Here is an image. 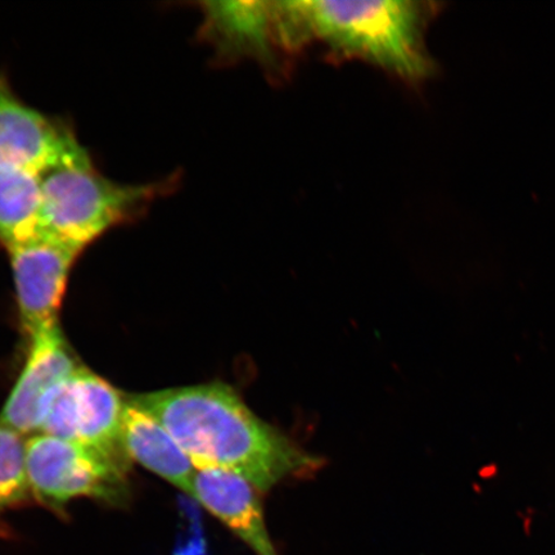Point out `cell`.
Listing matches in <instances>:
<instances>
[{"instance_id":"cell-13","label":"cell","mask_w":555,"mask_h":555,"mask_svg":"<svg viewBox=\"0 0 555 555\" xmlns=\"http://www.w3.org/2000/svg\"><path fill=\"white\" fill-rule=\"evenodd\" d=\"M26 437L0 423V513L31 495L26 466Z\"/></svg>"},{"instance_id":"cell-5","label":"cell","mask_w":555,"mask_h":555,"mask_svg":"<svg viewBox=\"0 0 555 555\" xmlns=\"http://www.w3.org/2000/svg\"><path fill=\"white\" fill-rule=\"evenodd\" d=\"M198 39L218 64L255 61L269 78H286L294 57L287 50L278 2H201Z\"/></svg>"},{"instance_id":"cell-6","label":"cell","mask_w":555,"mask_h":555,"mask_svg":"<svg viewBox=\"0 0 555 555\" xmlns=\"http://www.w3.org/2000/svg\"><path fill=\"white\" fill-rule=\"evenodd\" d=\"M87 158L72 125L33 107L0 74V168L43 173Z\"/></svg>"},{"instance_id":"cell-8","label":"cell","mask_w":555,"mask_h":555,"mask_svg":"<svg viewBox=\"0 0 555 555\" xmlns=\"http://www.w3.org/2000/svg\"><path fill=\"white\" fill-rule=\"evenodd\" d=\"M21 323L34 337L59 325L69 275L81 251L40 237L7 249Z\"/></svg>"},{"instance_id":"cell-9","label":"cell","mask_w":555,"mask_h":555,"mask_svg":"<svg viewBox=\"0 0 555 555\" xmlns=\"http://www.w3.org/2000/svg\"><path fill=\"white\" fill-rule=\"evenodd\" d=\"M30 339L29 357L0 413V423L24 436L39 433L51 402L80 366L60 324Z\"/></svg>"},{"instance_id":"cell-3","label":"cell","mask_w":555,"mask_h":555,"mask_svg":"<svg viewBox=\"0 0 555 555\" xmlns=\"http://www.w3.org/2000/svg\"><path fill=\"white\" fill-rule=\"evenodd\" d=\"M178 176L125 184L104 176L92 157L41 173V237L86 249L116 228L137 223L155 201L178 185Z\"/></svg>"},{"instance_id":"cell-2","label":"cell","mask_w":555,"mask_h":555,"mask_svg":"<svg viewBox=\"0 0 555 555\" xmlns=\"http://www.w3.org/2000/svg\"><path fill=\"white\" fill-rule=\"evenodd\" d=\"M283 4L298 53L321 44L331 61L365 62L411 86L422 85L436 72L426 34L439 3L297 0Z\"/></svg>"},{"instance_id":"cell-10","label":"cell","mask_w":555,"mask_h":555,"mask_svg":"<svg viewBox=\"0 0 555 555\" xmlns=\"http://www.w3.org/2000/svg\"><path fill=\"white\" fill-rule=\"evenodd\" d=\"M189 495L255 555H280L263 516L261 491L245 477L225 469L196 468Z\"/></svg>"},{"instance_id":"cell-12","label":"cell","mask_w":555,"mask_h":555,"mask_svg":"<svg viewBox=\"0 0 555 555\" xmlns=\"http://www.w3.org/2000/svg\"><path fill=\"white\" fill-rule=\"evenodd\" d=\"M41 173L0 168V245L5 249L41 237Z\"/></svg>"},{"instance_id":"cell-11","label":"cell","mask_w":555,"mask_h":555,"mask_svg":"<svg viewBox=\"0 0 555 555\" xmlns=\"http://www.w3.org/2000/svg\"><path fill=\"white\" fill-rule=\"evenodd\" d=\"M120 448L129 460L190 494L196 467L155 415L133 400L125 404Z\"/></svg>"},{"instance_id":"cell-4","label":"cell","mask_w":555,"mask_h":555,"mask_svg":"<svg viewBox=\"0 0 555 555\" xmlns=\"http://www.w3.org/2000/svg\"><path fill=\"white\" fill-rule=\"evenodd\" d=\"M26 466L31 495L47 504L65 505L79 498L115 501L122 494L119 455L79 442L31 435L26 440Z\"/></svg>"},{"instance_id":"cell-1","label":"cell","mask_w":555,"mask_h":555,"mask_svg":"<svg viewBox=\"0 0 555 555\" xmlns=\"http://www.w3.org/2000/svg\"><path fill=\"white\" fill-rule=\"evenodd\" d=\"M130 400L163 423L194 467L234 472L261 492L322 466L318 456L260 420L237 391L221 382L135 395Z\"/></svg>"},{"instance_id":"cell-7","label":"cell","mask_w":555,"mask_h":555,"mask_svg":"<svg viewBox=\"0 0 555 555\" xmlns=\"http://www.w3.org/2000/svg\"><path fill=\"white\" fill-rule=\"evenodd\" d=\"M125 404L109 382L80 365L51 402L38 434L119 455Z\"/></svg>"}]
</instances>
